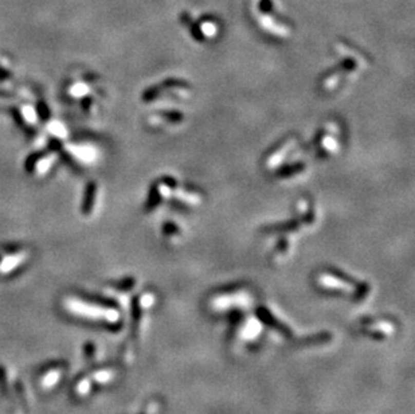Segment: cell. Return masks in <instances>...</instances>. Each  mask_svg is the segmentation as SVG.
Segmentation results:
<instances>
[{"label":"cell","mask_w":415,"mask_h":414,"mask_svg":"<svg viewBox=\"0 0 415 414\" xmlns=\"http://www.w3.org/2000/svg\"><path fill=\"white\" fill-rule=\"evenodd\" d=\"M338 137H340V132L338 128L335 124H329L327 128L321 129L320 133L316 136V151H317V156L328 157L340 151V143H338Z\"/></svg>","instance_id":"obj_1"},{"label":"cell","mask_w":415,"mask_h":414,"mask_svg":"<svg viewBox=\"0 0 415 414\" xmlns=\"http://www.w3.org/2000/svg\"><path fill=\"white\" fill-rule=\"evenodd\" d=\"M95 199H96V185L95 183H90L86 190V196H85L84 203H82V205H84L82 206V209H84V211L86 212V214L90 212L91 207L95 205Z\"/></svg>","instance_id":"obj_2"}]
</instances>
